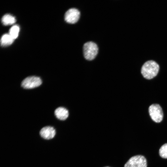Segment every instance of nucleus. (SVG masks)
Instances as JSON below:
<instances>
[{
    "instance_id": "nucleus-1",
    "label": "nucleus",
    "mask_w": 167,
    "mask_h": 167,
    "mask_svg": "<svg viewBox=\"0 0 167 167\" xmlns=\"http://www.w3.org/2000/svg\"><path fill=\"white\" fill-rule=\"evenodd\" d=\"M159 69V66L156 62L149 60L146 62L142 66L141 73L145 78L151 79L156 75Z\"/></svg>"
},
{
    "instance_id": "nucleus-2",
    "label": "nucleus",
    "mask_w": 167,
    "mask_h": 167,
    "mask_svg": "<svg viewBox=\"0 0 167 167\" xmlns=\"http://www.w3.org/2000/svg\"><path fill=\"white\" fill-rule=\"evenodd\" d=\"M83 50L84 58L88 60L91 61L94 59L96 56L98 48L95 43L89 41L84 44Z\"/></svg>"
},
{
    "instance_id": "nucleus-3",
    "label": "nucleus",
    "mask_w": 167,
    "mask_h": 167,
    "mask_svg": "<svg viewBox=\"0 0 167 167\" xmlns=\"http://www.w3.org/2000/svg\"><path fill=\"white\" fill-rule=\"evenodd\" d=\"M149 113L152 119L156 122H161L163 119V114L160 106L157 104H153L148 109Z\"/></svg>"
},
{
    "instance_id": "nucleus-4",
    "label": "nucleus",
    "mask_w": 167,
    "mask_h": 167,
    "mask_svg": "<svg viewBox=\"0 0 167 167\" xmlns=\"http://www.w3.org/2000/svg\"><path fill=\"white\" fill-rule=\"evenodd\" d=\"M146 159L142 155H136L131 157L124 165V167H147Z\"/></svg>"
},
{
    "instance_id": "nucleus-5",
    "label": "nucleus",
    "mask_w": 167,
    "mask_h": 167,
    "mask_svg": "<svg viewBox=\"0 0 167 167\" xmlns=\"http://www.w3.org/2000/svg\"><path fill=\"white\" fill-rule=\"evenodd\" d=\"M41 84L42 80L39 77L30 76L26 77L22 81L21 86L24 89H30L38 87Z\"/></svg>"
},
{
    "instance_id": "nucleus-6",
    "label": "nucleus",
    "mask_w": 167,
    "mask_h": 167,
    "mask_svg": "<svg viewBox=\"0 0 167 167\" xmlns=\"http://www.w3.org/2000/svg\"><path fill=\"white\" fill-rule=\"evenodd\" d=\"M80 16V12L78 10L75 8H71L65 13V20L68 23L74 24L78 21Z\"/></svg>"
},
{
    "instance_id": "nucleus-7",
    "label": "nucleus",
    "mask_w": 167,
    "mask_h": 167,
    "mask_svg": "<svg viewBox=\"0 0 167 167\" xmlns=\"http://www.w3.org/2000/svg\"><path fill=\"white\" fill-rule=\"evenodd\" d=\"M39 133L42 138L46 140H50L54 137L56 131L53 127L48 126L43 127L40 131Z\"/></svg>"
},
{
    "instance_id": "nucleus-8",
    "label": "nucleus",
    "mask_w": 167,
    "mask_h": 167,
    "mask_svg": "<svg viewBox=\"0 0 167 167\" xmlns=\"http://www.w3.org/2000/svg\"><path fill=\"white\" fill-rule=\"evenodd\" d=\"M55 115L56 118L61 120H66L69 116L68 110L63 107H59L54 111Z\"/></svg>"
},
{
    "instance_id": "nucleus-9",
    "label": "nucleus",
    "mask_w": 167,
    "mask_h": 167,
    "mask_svg": "<svg viewBox=\"0 0 167 167\" xmlns=\"http://www.w3.org/2000/svg\"><path fill=\"white\" fill-rule=\"evenodd\" d=\"M14 39L9 34H4L1 39V44L2 46H6L11 44Z\"/></svg>"
},
{
    "instance_id": "nucleus-10",
    "label": "nucleus",
    "mask_w": 167,
    "mask_h": 167,
    "mask_svg": "<svg viewBox=\"0 0 167 167\" xmlns=\"http://www.w3.org/2000/svg\"><path fill=\"white\" fill-rule=\"evenodd\" d=\"M16 21L15 17L9 14L5 15L2 19V22L5 25L13 24Z\"/></svg>"
},
{
    "instance_id": "nucleus-11",
    "label": "nucleus",
    "mask_w": 167,
    "mask_h": 167,
    "mask_svg": "<svg viewBox=\"0 0 167 167\" xmlns=\"http://www.w3.org/2000/svg\"><path fill=\"white\" fill-rule=\"evenodd\" d=\"M19 31V28L18 25H14L12 26L9 30V34L14 39L18 36Z\"/></svg>"
},
{
    "instance_id": "nucleus-12",
    "label": "nucleus",
    "mask_w": 167,
    "mask_h": 167,
    "mask_svg": "<svg viewBox=\"0 0 167 167\" xmlns=\"http://www.w3.org/2000/svg\"><path fill=\"white\" fill-rule=\"evenodd\" d=\"M159 153L162 158H167V143L161 146L159 150Z\"/></svg>"
},
{
    "instance_id": "nucleus-13",
    "label": "nucleus",
    "mask_w": 167,
    "mask_h": 167,
    "mask_svg": "<svg viewBox=\"0 0 167 167\" xmlns=\"http://www.w3.org/2000/svg\"><path fill=\"white\" fill-rule=\"evenodd\" d=\"M108 167V166H107V167Z\"/></svg>"
}]
</instances>
